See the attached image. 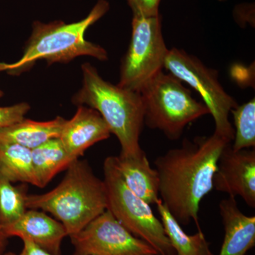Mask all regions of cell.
Here are the masks:
<instances>
[{
	"mask_svg": "<svg viewBox=\"0 0 255 255\" xmlns=\"http://www.w3.org/2000/svg\"><path fill=\"white\" fill-rule=\"evenodd\" d=\"M228 143L216 132L184 140L154 161L159 199L180 225L194 221L198 230L201 201L214 189L220 155Z\"/></svg>",
	"mask_w": 255,
	"mask_h": 255,
	"instance_id": "1",
	"label": "cell"
},
{
	"mask_svg": "<svg viewBox=\"0 0 255 255\" xmlns=\"http://www.w3.org/2000/svg\"><path fill=\"white\" fill-rule=\"evenodd\" d=\"M110 9L106 0H99L90 14L78 22L48 23L35 21L21 58L12 63H0V72L18 75L31 68L38 60L48 64L69 63L80 56H90L105 61L108 55L100 45L87 41L85 33Z\"/></svg>",
	"mask_w": 255,
	"mask_h": 255,
	"instance_id": "2",
	"label": "cell"
},
{
	"mask_svg": "<svg viewBox=\"0 0 255 255\" xmlns=\"http://www.w3.org/2000/svg\"><path fill=\"white\" fill-rule=\"evenodd\" d=\"M61 182L43 194L27 195V209L42 210L54 216L68 236L80 232L107 209V189L87 161L74 160Z\"/></svg>",
	"mask_w": 255,
	"mask_h": 255,
	"instance_id": "3",
	"label": "cell"
},
{
	"mask_svg": "<svg viewBox=\"0 0 255 255\" xmlns=\"http://www.w3.org/2000/svg\"><path fill=\"white\" fill-rule=\"evenodd\" d=\"M82 87L73 103L97 110L111 132L118 138L120 155L135 157L144 152L140 137L144 126V107L140 94L106 81L91 64L82 65Z\"/></svg>",
	"mask_w": 255,
	"mask_h": 255,
	"instance_id": "4",
	"label": "cell"
},
{
	"mask_svg": "<svg viewBox=\"0 0 255 255\" xmlns=\"http://www.w3.org/2000/svg\"><path fill=\"white\" fill-rule=\"evenodd\" d=\"M144 107V124L177 140L188 124L210 114L204 102L192 97L190 90L170 73L157 74L139 92Z\"/></svg>",
	"mask_w": 255,
	"mask_h": 255,
	"instance_id": "5",
	"label": "cell"
},
{
	"mask_svg": "<svg viewBox=\"0 0 255 255\" xmlns=\"http://www.w3.org/2000/svg\"><path fill=\"white\" fill-rule=\"evenodd\" d=\"M107 209L134 236L145 241L159 255H174V250L150 204L128 189L114 166L112 157L104 162Z\"/></svg>",
	"mask_w": 255,
	"mask_h": 255,
	"instance_id": "6",
	"label": "cell"
},
{
	"mask_svg": "<svg viewBox=\"0 0 255 255\" xmlns=\"http://www.w3.org/2000/svg\"><path fill=\"white\" fill-rule=\"evenodd\" d=\"M168 52L162 35L160 16L133 14L131 39L122 60L119 86L140 92L162 71Z\"/></svg>",
	"mask_w": 255,
	"mask_h": 255,
	"instance_id": "7",
	"label": "cell"
},
{
	"mask_svg": "<svg viewBox=\"0 0 255 255\" xmlns=\"http://www.w3.org/2000/svg\"><path fill=\"white\" fill-rule=\"evenodd\" d=\"M164 69L199 92L214 119L215 132L232 142L234 128L230 122L229 114L238 105L220 83L218 72L206 67L196 57L177 48L169 50Z\"/></svg>",
	"mask_w": 255,
	"mask_h": 255,
	"instance_id": "8",
	"label": "cell"
},
{
	"mask_svg": "<svg viewBox=\"0 0 255 255\" xmlns=\"http://www.w3.org/2000/svg\"><path fill=\"white\" fill-rule=\"evenodd\" d=\"M70 237L74 255H159L129 232L108 209Z\"/></svg>",
	"mask_w": 255,
	"mask_h": 255,
	"instance_id": "9",
	"label": "cell"
},
{
	"mask_svg": "<svg viewBox=\"0 0 255 255\" xmlns=\"http://www.w3.org/2000/svg\"><path fill=\"white\" fill-rule=\"evenodd\" d=\"M214 189L232 197L241 196L255 209V148L235 150L231 142L225 146L214 174Z\"/></svg>",
	"mask_w": 255,
	"mask_h": 255,
	"instance_id": "10",
	"label": "cell"
},
{
	"mask_svg": "<svg viewBox=\"0 0 255 255\" xmlns=\"http://www.w3.org/2000/svg\"><path fill=\"white\" fill-rule=\"evenodd\" d=\"M5 237L12 236L33 241L52 255H61V243L68 236L60 221L37 209H27L15 222L1 228Z\"/></svg>",
	"mask_w": 255,
	"mask_h": 255,
	"instance_id": "11",
	"label": "cell"
},
{
	"mask_svg": "<svg viewBox=\"0 0 255 255\" xmlns=\"http://www.w3.org/2000/svg\"><path fill=\"white\" fill-rule=\"evenodd\" d=\"M111 134L101 114L82 105L79 106L73 118L67 120L59 138L69 155L78 159L89 147L109 138Z\"/></svg>",
	"mask_w": 255,
	"mask_h": 255,
	"instance_id": "12",
	"label": "cell"
},
{
	"mask_svg": "<svg viewBox=\"0 0 255 255\" xmlns=\"http://www.w3.org/2000/svg\"><path fill=\"white\" fill-rule=\"evenodd\" d=\"M219 206L225 233L219 255H246L255 245V216L243 214L232 196Z\"/></svg>",
	"mask_w": 255,
	"mask_h": 255,
	"instance_id": "13",
	"label": "cell"
},
{
	"mask_svg": "<svg viewBox=\"0 0 255 255\" xmlns=\"http://www.w3.org/2000/svg\"><path fill=\"white\" fill-rule=\"evenodd\" d=\"M112 157L128 189L150 205L157 204L160 199L158 174L151 167L145 152L135 157Z\"/></svg>",
	"mask_w": 255,
	"mask_h": 255,
	"instance_id": "14",
	"label": "cell"
},
{
	"mask_svg": "<svg viewBox=\"0 0 255 255\" xmlns=\"http://www.w3.org/2000/svg\"><path fill=\"white\" fill-rule=\"evenodd\" d=\"M67 120L58 117L48 122H21L0 128V142H11L32 150L48 140L59 137Z\"/></svg>",
	"mask_w": 255,
	"mask_h": 255,
	"instance_id": "15",
	"label": "cell"
},
{
	"mask_svg": "<svg viewBox=\"0 0 255 255\" xmlns=\"http://www.w3.org/2000/svg\"><path fill=\"white\" fill-rule=\"evenodd\" d=\"M31 158L37 187L39 188L46 187L57 174L68 169L77 159L69 155L59 137L32 149Z\"/></svg>",
	"mask_w": 255,
	"mask_h": 255,
	"instance_id": "16",
	"label": "cell"
},
{
	"mask_svg": "<svg viewBox=\"0 0 255 255\" xmlns=\"http://www.w3.org/2000/svg\"><path fill=\"white\" fill-rule=\"evenodd\" d=\"M156 206L164 232L177 255H214L201 229L196 234L189 236L184 232L161 199L157 201Z\"/></svg>",
	"mask_w": 255,
	"mask_h": 255,
	"instance_id": "17",
	"label": "cell"
},
{
	"mask_svg": "<svg viewBox=\"0 0 255 255\" xmlns=\"http://www.w3.org/2000/svg\"><path fill=\"white\" fill-rule=\"evenodd\" d=\"M0 177L11 183L36 186L31 150L18 144L0 142Z\"/></svg>",
	"mask_w": 255,
	"mask_h": 255,
	"instance_id": "18",
	"label": "cell"
},
{
	"mask_svg": "<svg viewBox=\"0 0 255 255\" xmlns=\"http://www.w3.org/2000/svg\"><path fill=\"white\" fill-rule=\"evenodd\" d=\"M27 195L26 187H15L0 177V227L11 224L24 214Z\"/></svg>",
	"mask_w": 255,
	"mask_h": 255,
	"instance_id": "19",
	"label": "cell"
},
{
	"mask_svg": "<svg viewBox=\"0 0 255 255\" xmlns=\"http://www.w3.org/2000/svg\"><path fill=\"white\" fill-rule=\"evenodd\" d=\"M234 120V138L231 144L235 150L255 148V100L231 111Z\"/></svg>",
	"mask_w": 255,
	"mask_h": 255,
	"instance_id": "20",
	"label": "cell"
},
{
	"mask_svg": "<svg viewBox=\"0 0 255 255\" xmlns=\"http://www.w3.org/2000/svg\"><path fill=\"white\" fill-rule=\"evenodd\" d=\"M30 110L31 107L26 102H21L9 107H0V128L21 122L25 119V115Z\"/></svg>",
	"mask_w": 255,
	"mask_h": 255,
	"instance_id": "21",
	"label": "cell"
},
{
	"mask_svg": "<svg viewBox=\"0 0 255 255\" xmlns=\"http://www.w3.org/2000/svg\"><path fill=\"white\" fill-rule=\"evenodd\" d=\"M159 1L160 0H128L133 14H141L145 16L159 15Z\"/></svg>",
	"mask_w": 255,
	"mask_h": 255,
	"instance_id": "22",
	"label": "cell"
},
{
	"mask_svg": "<svg viewBox=\"0 0 255 255\" xmlns=\"http://www.w3.org/2000/svg\"><path fill=\"white\" fill-rule=\"evenodd\" d=\"M23 249L20 255H52L33 241L28 239H21Z\"/></svg>",
	"mask_w": 255,
	"mask_h": 255,
	"instance_id": "23",
	"label": "cell"
},
{
	"mask_svg": "<svg viewBox=\"0 0 255 255\" xmlns=\"http://www.w3.org/2000/svg\"><path fill=\"white\" fill-rule=\"evenodd\" d=\"M6 246H7V238L0 233V255L4 254Z\"/></svg>",
	"mask_w": 255,
	"mask_h": 255,
	"instance_id": "24",
	"label": "cell"
},
{
	"mask_svg": "<svg viewBox=\"0 0 255 255\" xmlns=\"http://www.w3.org/2000/svg\"><path fill=\"white\" fill-rule=\"evenodd\" d=\"M2 255H16L15 254V253H11V252H9V253H4Z\"/></svg>",
	"mask_w": 255,
	"mask_h": 255,
	"instance_id": "25",
	"label": "cell"
},
{
	"mask_svg": "<svg viewBox=\"0 0 255 255\" xmlns=\"http://www.w3.org/2000/svg\"><path fill=\"white\" fill-rule=\"evenodd\" d=\"M3 95H4V93H3V92L1 91V90H0V98H1V97H2Z\"/></svg>",
	"mask_w": 255,
	"mask_h": 255,
	"instance_id": "26",
	"label": "cell"
},
{
	"mask_svg": "<svg viewBox=\"0 0 255 255\" xmlns=\"http://www.w3.org/2000/svg\"><path fill=\"white\" fill-rule=\"evenodd\" d=\"M0 231H1V227H0Z\"/></svg>",
	"mask_w": 255,
	"mask_h": 255,
	"instance_id": "27",
	"label": "cell"
},
{
	"mask_svg": "<svg viewBox=\"0 0 255 255\" xmlns=\"http://www.w3.org/2000/svg\"></svg>",
	"mask_w": 255,
	"mask_h": 255,
	"instance_id": "28",
	"label": "cell"
}]
</instances>
